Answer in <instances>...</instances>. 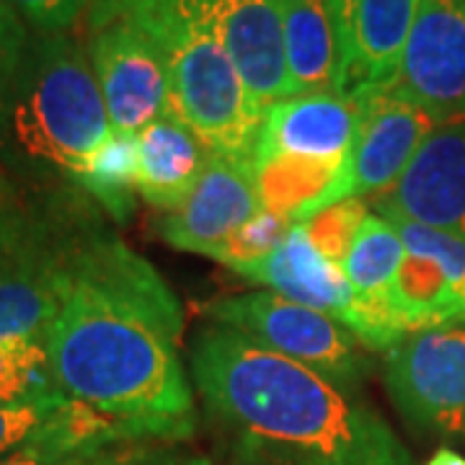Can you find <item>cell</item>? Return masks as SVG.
I'll list each match as a JSON object with an SVG mask.
<instances>
[{"label": "cell", "mask_w": 465, "mask_h": 465, "mask_svg": "<svg viewBox=\"0 0 465 465\" xmlns=\"http://www.w3.org/2000/svg\"><path fill=\"white\" fill-rule=\"evenodd\" d=\"M182 333L173 290L109 231L75 264L45 347L63 396L183 445L197 430V406Z\"/></svg>", "instance_id": "cell-1"}, {"label": "cell", "mask_w": 465, "mask_h": 465, "mask_svg": "<svg viewBox=\"0 0 465 465\" xmlns=\"http://www.w3.org/2000/svg\"><path fill=\"white\" fill-rule=\"evenodd\" d=\"M189 375L241 465H411L362 393L220 323L210 321L192 336Z\"/></svg>", "instance_id": "cell-2"}, {"label": "cell", "mask_w": 465, "mask_h": 465, "mask_svg": "<svg viewBox=\"0 0 465 465\" xmlns=\"http://www.w3.org/2000/svg\"><path fill=\"white\" fill-rule=\"evenodd\" d=\"M109 133L88 50L70 32H32L0 106V163L18 179L73 182Z\"/></svg>", "instance_id": "cell-3"}, {"label": "cell", "mask_w": 465, "mask_h": 465, "mask_svg": "<svg viewBox=\"0 0 465 465\" xmlns=\"http://www.w3.org/2000/svg\"><path fill=\"white\" fill-rule=\"evenodd\" d=\"M127 18L161 47L168 65L171 112L217 155L253 163L262 112L217 32L183 0H94L88 24Z\"/></svg>", "instance_id": "cell-4"}, {"label": "cell", "mask_w": 465, "mask_h": 465, "mask_svg": "<svg viewBox=\"0 0 465 465\" xmlns=\"http://www.w3.org/2000/svg\"><path fill=\"white\" fill-rule=\"evenodd\" d=\"M106 213L65 179L0 182V287L67 295L85 249L109 232Z\"/></svg>", "instance_id": "cell-5"}, {"label": "cell", "mask_w": 465, "mask_h": 465, "mask_svg": "<svg viewBox=\"0 0 465 465\" xmlns=\"http://www.w3.org/2000/svg\"><path fill=\"white\" fill-rule=\"evenodd\" d=\"M204 316L349 393H360L375 370L372 351L341 321L274 292H243L204 302Z\"/></svg>", "instance_id": "cell-6"}, {"label": "cell", "mask_w": 465, "mask_h": 465, "mask_svg": "<svg viewBox=\"0 0 465 465\" xmlns=\"http://www.w3.org/2000/svg\"><path fill=\"white\" fill-rule=\"evenodd\" d=\"M351 101L357 104L360 124L347 158L326 192L308 202L292 223H305L339 202L391 192L409 171L424 140L437 130L432 116L396 85L367 88Z\"/></svg>", "instance_id": "cell-7"}, {"label": "cell", "mask_w": 465, "mask_h": 465, "mask_svg": "<svg viewBox=\"0 0 465 465\" xmlns=\"http://www.w3.org/2000/svg\"><path fill=\"white\" fill-rule=\"evenodd\" d=\"M382 382L414 432L465 437V321L406 333L385 351Z\"/></svg>", "instance_id": "cell-8"}, {"label": "cell", "mask_w": 465, "mask_h": 465, "mask_svg": "<svg viewBox=\"0 0 465 465\" xmlns=\"http://www.w3.org/2000/svg\"><path fill=\"white\" fill-rule=\"evenodd\" d=\"M88 60L99 81L112 130L143 133L171 109L168 65L161 47L127 18L88 24Z\"/></svg>", "instance_id": "cell-9"}, {"label": "cell", "mask_w": 465, "mask_h": 465, "mask_svg": "<svg viewBox=\"0 0 465 465\" xmlns=\"http://www.w3.org/2000/svg\"><path fill=\"white\" fill-rule=\"evenodd\" d=\"M393 85L437 127L465 122V0H421Z\"/></svg>", "instance_id": "cell-10"}, {"label": "cell", "mask_w": 465, "mask_h": 465, "mask_svg": "<svg viewBox=\"0 0 465 465\" xmlns=\"http://www.w3.org/2000/svg\"><path fill=\"white\" fill-rule=\"evenodd\" d=\"M421 0H333L339 39L336 94L393 85Z\"/></svg>", "instance_id": "cell-11"}, {"label": "cell", "mask_w": 465, "mask_h": 465, "mask_svg": "<svg viewBox=\"0 0 465 465\" xmlns=\"http://www.w3.org/2000/svg\"><path fill=\"white\" fill-rule=\"evenodd\" d=\"M262 210L253 163L213 153L197 186L155 228L173 249L210 256Z\"/></svg>", "instance_id": "cell-12"}, {"label": "cell", "mask_w": 465, "mask_h": 465, "mask_svg": "<svg viewBox=\"0 0 465 465\" xmlns=\"http://www.w3.org/2000/svg\"><path fill=\"white\" fill-rule=\"evenodd\" d=\"M210 24L238 67L251 99L264 114L290 96L284 63L282 0H183Z\"/></svg>", "instance_id": "cell-13"}, {"label": "cell", "mask_w": 465, "mask_h": 465, "mask_svg": "<svg viewBox=\"0 0 465 465\" xmlns=\"http://www.w3.org/2000/svg\"><path fill=\"white\" fill-rule=\"evenodd\" d=\"M372 210L465 238V122L440 124L403 179L378 194Z\"/></svg>", "instance_id": "cell-14"}, {"label": "cell", "mask_w": 465, "mask_h": 465, "mask_svg": "<svg viewBox=\"0 0 465 465\" xmlns=\"http://www.w3.org/2000/svg\"><path fill=\"white\" fill-rule=\"evenodd\" d=\"M360 124L357 104L336 91L295 94L262 116L253 166L272 158L344 163Z\"/></svg>", "instance_id": "cell-15"}, {"label": "cell", "mask_w": 465, "mask_h": 465, "mask_svg": "<svg viewBox=\"0 0 465 465\" xmlns=\"http://www.w3.org/2000/svg\"><path fill=\"white\" fill-rule=\"evenodd\" d=\"M231 272L249 282L264 284L269 292L280 298L321 311L341 323H347L354 305V292L344 269L313 246L302 223H292L282 243L272 253L249 264L232 266Z\"/></svg>", "instance_id": "cell-16"}, {"label": "cell", "mask_w": 465, "mask_h": 465, "mask_svg": "<svg viewBox=\"0 0 465 465\" xmlns=\"http://www.w3.org/2000/svg\"><path fill=\"white\" fill-rule=\"evenodd\" d=\"M137 194L163 213L176 210L186 200L213 158V150L202 143L200 134L171 109L137 133Z\"/></svg>", "instance_id": "cell-17"}, {"label": "cell", "mask_w": 465, "mask_h": 465, "mask_svg": "<svg viewBox=\"0 0 465 465\" xmlns=\"http://www.w3.org/2000/svg\"><path fill=\"white\" fill-rule=\"evenodd\" d=\"M282 36L290 96L336 91L339 39L333 0H282Z\"/></svg>", "instance_id": "cell-18"}, {"label": "cell", "mask_w": 465, "mask_h": 465, "mask_svg": "<svg viewBox=\"0 0 465 465\" xmlns=\"http://www.w3.org/2000/svg\"><path fill=\"white\" fill-rule=\"evenodd\" d=\"M137 168V134L112 130L99 148L85 158L73 183H78L116 225H127L134 215Z\"/></svg>", "instance_id": "cell-19"}, {"label": "cell", "mask_w": 465, "mask_h": 465, "mask_svg": "<svg viewBox=\"0 0 465 465\" xmlns=\"http://www.w3.org/2000/svg\"><path fill=\"white\" fill-rule=\"evenodd\" d=\"M391 305L406 333L460 321L458 302L442 269L416 251H406L403 256L396 282L391 287Z\"/></svg>", "instance_id": "cell-20"}, {"label": "cell", "mask_w": 465, "mask_h": 465, "mask_svg": "<svg viewBox=\"0 0 465 465\" xmlns=\"http://www.w3.org/2000/svg\"><path fill=\"white\" fill-rule=\"evenodd\" d=\"M403 256L406 246L399 228L388 217L370 213L341 264L354 298L365 302L391 300V287L396 282Z\"/></svg>", "instance_id": "cell-21"}, {"label": "cell", "mask_w": 465, "mask_h": 465, "mask_svg": "<svg viewBox=\"0 0 465 465\" xmlns=\"http://www.w3.org/2000/svg\"><path fill=\"white\" fill-rule=\"evenodd\" d=\"M341 163L305 161V158H272L256 163V183L264 210L287 215L290 220L313 202L336 179Z\"/></svg>", "instance_id": "cell-22"}, {"label": "cell", "mask_w": 465, "mask_h": 465, "mask_svg": "<svg viewBox=\"0 0 465 465\" xmlns=\"http://www.w3.org/2000/svg\"><path fill=\"white\" fill-rule=\"evenodd\" d=\"M63 396L39 341H0V403Z\"/></svg>", "instance_id": "cell-23"}, {"label": "cell", "mask_w": 465, "mask_h": 465, "mask_svg": "<svg viewBox=\"0 0 465 465\" xmlns=\"http://www.w3.org/2000/svg\"><path fill=\"white\" fill-rule=\"evenodd\" d=\"M396 228H399L401 238L406 251H416L430 256L434 264L442 269L445 280L450 282L452 298L458 302L460 311V321H465V238L455 235L450 231H440V228H430L421 223H411V220H401V217H388Z\"/></svg>", "instance_id": "cell-24"}, {"label": "cell", "mask_w": 465, "mask_h": 465, "mask_svg": "<svg viewBox=\"0 0 465 465\" xmlns=\"http://www.w3.org/2000/svg\"><path fill=\"white\" fill-rule=\"evenodd\" d=\"M367 215L370 213H367L365 200H347L318 213V215L308 217L302 225H305L308 238L313 241V246L326 259H331L333 264L341 266Z\"/></svg>", "instance_id": "cell-25"}, {"label": "cell", "mask_w": 465, "mask_h": 465, "mask_svg": "<svg viewBox=\"0 0 465 465\" xmlns=\"http://www.w3.org/2000/svg\"><path fill=\"white\" fill-rule=\"evenodd\" d=\"M292 228V220L272 210H262L256 217H251L249 223L241 231L231 235L223 246H217L210 259H215L228 269L238 264H249L256 262L266 253L277 249L284 241V235Z\"/></svg>", "instance_id": "cell-26"}, {"label": "cell", "mask_w": 465, "mask_h": 465, "mask_svg": "<svg viewBox=\"0 0 465 465\" xmlns=\"http://www.w3.org/2000/svg\"><path fill=\"white\" fill-rule=\"evenodd\" d=\"M67 396L0 403V455H8L39 432Z\"/></svg>", "instance_id": "cell-27"}, {"label": "cell", "mask_w": 465, "mask_h": 465, "mask_svg": "<svg viewBox=\"0 0 465 465\" xmlns=\"http://www.w3.org/2000/svg\"><path fill=\"white\" fill-rule=\"evenodd\" d=\"M67 399L63 406L52 414V419L34 434L29 442H24L8 455H0V465H63L67 458L84 452L78 450L70 437H67L65 427H63V409H65Z\"/></svg>", "instance_id": "cell-28"}, {"label": "cell", "mask_w": 465, "mask_h": 465, "mask_svg": "<svg viewBox=\"0 0 465 465\" xmlns=\"http://www.w3.org/2000/svg\"><path fill=\"white\" fill-rule=\"evenodd\" d=\"M36 34H67L94 0H5Z\"/></svg>", "instance_id": "cell-29"}, {"label": "cell", "mask_w": 465, "mask_h": 465, "mask_svg": "<svg viewBox=\"0 0 465 465\" xmlns=\"http://www.w3.org/2000/svg\"><path fill=\"white\" fill-rule=\"evenodd\" d=\"M176 442H158V440H122L99 448L84 450L63 465H158L166 450Z\"/></svg>", "instance_id": "cell-30"}, {"label": "cell", "mask_w": 465, "mask_h": 465, "mask_svg": "<svg viewBox=\"0 0 465 465\" xmlns=\"http://www.w3.org/2000/svg\"><path fill=\"white\" fill-rule=\"evenodd\" d=\"M29 39H32V29L5 0H0V106L8 96V88L14 84V75Z\"/></svg>", "instance_id": "cell-31"}, {"label": "cell", "mask_w": 465, "mask_h": 465, "mask_svg": "<svg viewBox=\"0 0 465 465\" xmlns=\"http://www.w3.org/2000/svg\"><path fill=\"white\" fill-rule=\"evenodd\" d=\"M158 465H213V460L202 452L186 450L183 445H171L166 455L158 460Z\"/></svg>", "instance_id": "cell-32"}, {"label": "cell", "mask_w": 465, "mask_h": 465, "mask_svg": "<svg viewBox=\"0 0 465 465\" xmlns=\"http://www.w3.org/2000/svg\"><path fill=\"white\" fill-rule=\"evenodd\" d=\"M427 465H465V458L460 452H455V450L440 448L432 458H430V463Z\"/></svg>", "instance_id": "cell-33"}, {"label": "cell", "mask_w": 465, "mask_h": 465, "mask_svg": "<svg viewBox=\"0 0 465 465\" xmlns=\"http://www.w3.org/2000/svg\"><path fill=\"white\" fill-rule=\"evenodd\" d=\"M228 465H241L238 460H232V458H228Z\"/></svg>", "instance_id": "cell-34"}]
</instances>
